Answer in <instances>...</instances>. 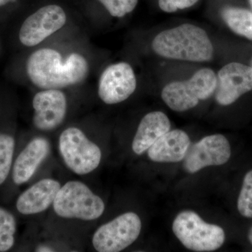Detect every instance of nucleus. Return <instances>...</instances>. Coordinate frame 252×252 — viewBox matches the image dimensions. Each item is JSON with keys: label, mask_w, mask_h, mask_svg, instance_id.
I'll use <instances>...</instances> for the list:
<instances>
[{"label": "nucleus", "mask_w": 252, "mask_h": 252, "mask_svg": "<svg viewBox=\"0 0 252 252\" xmlns=\"http://www.w3.org/2000/svg\"><path fill=\"white\" fill-rule=\"evenodd\" d=\"M217 77L215 98L220 105H230L252 90L251 66L240 63H228L220 69Z\"/></svg>", "instance_id": "obj_11"}, {"label": "nucleus", "mask_w": 252, "mask_h": 252, "mask_svg": "<svg viewBox=\"0 0 252 252\" xmlns=\"http://www.w3.org/2000/svg\"><path fill=\"white\" fill-rule=\"evenodd\" d=\"M249 1H250V5H251V7L252 9V0H249Z\"/></svg>", "instance_id": "obj_26"}, {"label": "nucleus", "mask_w": 252, "mask_h": 252, "mask_svg": "<svg viewBox=\"0 0 252 252\" xmlns=\"http://www.w3.org/2000/svg\"><path fill=\"white\" fill-rule=\"evenodd\" d=\"M59 181L43 179L31 186L18 197L16 208L24 215H36L46 211L53 205L61 189Z\"/></svg>", "instance_id": "obj_13"}, {"label": "nucleus", "mask_w": 252, "mask_h": 252, "mask_svg": "<svg viewBox=\"0 0 252 252\" xmlns=\"http://www.w3.org/2000/svg\"><path fill=\"white\" fill-rule=\"evenodd\" d=\"M16 220L14 215L0 207V252L9 251L14 246Z\"/></svg>", "instance_id": "obj_18"}, {"label": "nucleus", "mask_w": 252, "mask_h": 252, "mask_svg": "<svg viewBox=\"0 0 252 252\" xmlns=\"http://www.w3.org/2000/svg\"><path fill=\"white\" fill-rule=\"evenodd\" d=\"M52 49L37 50L26 64L28 77L39 89H61L82 82L89 73V64L84 56L72 54L65 63Z\"/></svg>", "instance_id": "obj_1"}, {"label": "nucleus", "mask_w": 252, "mask_h": 252, "mask_svg": "<svg viewBox=\"0 0 252 252\" xmlns=\"http://www.w3.org/2000/svg\"><path fill=\"white\" fill-rule=\"evenodd\" d=\"M190 146L189 135L182 130L168 131L148 149L151 160L177 162L185 158Z\"/></svg>", "instance_id": "obj_15"}, {"label": "nucleus", "mask_w": 252, "mask_h": 252, "mask_svg": "<svg viewBox=\"0 0 252 252\" xmlns=\"http://www.w3.org/2000/svg\"><path fill=\"white\" fill-rule=\"evenodd\" d=\"M170 119L164 113H149L139 124L132 141V151L137 155L143 154L160 137L170 131Z\"/></svg>", "instance_id": "obj_16"}, {"label": "nucleus", "mask_w": 252, "mask_h": 252, "mask_svg": "<svg viewBox=\"0 0 252 252\" xmlns=\"http://www.w3.org/2000/svg\"><path fill=\"white\" fill-rule=\"evenodd\" d=\"M231 155L229 142L222 135L207 136L194 144L187 152L185 168L190 174L204 167L226 163Z\"/></svg>", "instance_id": "obj_10"}, {"label": "nucleus", "mask_w": 252, "mask_h": 252, "mask_svg": "<svg viewBox=\"0 0 252 252\" xmlns=\"http://www.w3.org/2000/svg\"><path fill=\"white\" fill-rule=\"evenodd\" d=\"M238 210L242 216L252 218V170L244 178L238 197Z\"/></svg>", "instance_id": "obj_20"}, {"label": "nucleus", "mask_w": 252, "mask_h": 252, "mask_svg": "<svg viewBox=\"0 0 252 252\" xmlns=\"http://www.w3.org/2000/svg\"><path fill=\"white\" fill-rule=\"evenodd\" d=\"M9 1L10 0H0V6L7 4Z\"/></svg>", "instance_id": "obj_25"}, {"label": "nucleus", "mask_w": 252, "mask_h": 252, "mask_svg": "<svg viewBox=\"0 0 252 252\" xmlns=\"http://www.w3.org/2000/svg\"><path fill=\"white\" fill-rule=\"evenodd\" d=\"M141 229L142 222L138 215L135 212H126L96 230L93 246L99 252L122 251L137 240Z\"/></svg>", "instance_id": "obj_7"}, {"label": "nucleus", "mask_w": 252, "mask_h": 252, "mask_svg": "<svg viewBox=\"0 0 252 252\" xmlns=\"http://www.w3.org/2000/svg\"><path fill=\"white\" fill-rule=\"evenodd\" d=\"M154 52L165 59L207 62L214 48L206 32L192 24H182L158 34L152 42Z\"/></svg>", "instance_id": "obj_2"}, {"label": "nucleus", "mask_w": 252, "mask_h": 252, "mask_svg": "<svg viewBox=\"0 0 252 252\" xmlns=\"http://www.w3.org/2000/svg\"><path fill=\"white\" fill-rule=\"evenodd\" d=\"M217 77L210 68H203L187 81H173L164 87L162 100L175 112H185L208 99L215 92Z\"/></svg>", "instance_id": "obj_4"}, {"label": "nucleus", "mask_w": 252, "mask_h": 252, "mask_svg": "<svg viewBox=\"0 0 252 252\" xmlns=\"http://www.w3.org/2000/svg\"><path fill=\"white\" fill-rule=\"evenodd\" d=\"M59 149L68 168L79 175L95 170L102 159L100 148L78 127H68L63 131L60 135Z\"/></svg>", "instance_id": "obj_6"}, {"label": "nucleus", "mask_w": 252, "mask_h": 252, "mask_svg": "<svg viewBox=\"0 0 252 252\" xmlns=\"http://www.w3.org/2000/svg\"><path fill=\"white\" fill-rule=\"evenodd\" d=\"M174 234L182 245L195 252H213L225 242V232L219 225L204 221L193 211L180 212L172 223Z\"/></svg>", "instance_id": "obj_5"}, {"label": "nucleus", "mask_w": 252, "mask_h": 252, "mask_svg": "<svg viewBox=\"0 0 252 252\" xmlns=\"http://www.w3.org/2000/svg\"><path fill=\"white\" fill-rule=\"evenodd\" d=\"M248 239L250 240V243L252 245V227L250 228V231H249Z\"/></svg>", "instance_id": "obj_24"}, {"label": "nucleus", "mask_w": 252, "mask_h": 252, "mask_svg": "<svg viewBox=\"0 0 252 252\" xmlns=\"http://www.w3.org/2000/svg\"><path fill=\"white\" fill-rule=\"evenodd\" d=\"M221 16L232 31L252 41V11L228 6L222 10Z\"/></svg>", "instance_id": "obj_17"}, {"label": "nucleus", "mask_w": 252, "mask_h": 252, "mask_svg": "<svg viewBox=\"0 0 252 252\" xmlns=\"http://www.w3.org/2000/svg\"><path fill=\"white\" fill-rule=\"evenodd\" d=\"M36 251L39 252H54V250H52V249L49 248V247L41 246L36 249Z\"/></svg>", "instance_id": "obj_23"}, {"label": "nucleus", "mask_w": 252, "mask_h": 252, "mask_svg": "<svg viewBox=\"0 0 252 252\" xmlns=\"http://www.w3.org/2000/svg\"><path fill=\"white\" fill-rule=\"evenodd\" d=\"M51 146L42 137L33 139L18 155L13 168V180L17 185L31 180L42 162L49 156Z\"/></svg>", "instance_id": "obj_14"}, {"label": "nucleus", "mask_w": 252, "mask_h": 252, "mask_svg": "<svg viewBox=\"0 0 252 252\" xmlns=\"http://www.w3.org/2000/svg\"><path fill=\"white\" fill-rule=\"evenodd\" d=\"M198 0H158L160 9L167 13L175 12L177 10L187 9L193 6Z\"/></svg>", "instance_id": "obj_22"}, {"label": "nucleus", "mask_w": 252, "mask_h": 252, "mask_svg": "<svg viewBox=\"0 0 252 252\" xmlns=\"http://www.w3.org/2000/svg\"><path fill=\"white\" fill-rule=\"evenodd\" d=\"M14 147V137L7 134H0V185L4 183L9 175L12 165Z\"/></svg>", "instance_id": "obj_19"}, {"label": "nucleus", "mask_w": 252, "mask_h": 252, "mask_svg": "<svg viewBox=\"0 0 252 252\" xmlns=\"http://www.w3.org/2000/svg\"><path fill=\"white\" fill-rule=\"evenodd\" d=\"M53 207L60 217L83 220H97L105 210L102 199L79 181H69L62 186Z\"/></svg>", "instance_id": "obj_3"}, {"label": "nucleus", "mask_w": 252, "mask_h": 252, "mask_svg": "<svg viewBox=\"0 0 252 252\" xmlns=\"http://www.w3.org/2000/svg\"><path fill=\"white\" fill-rule=\"evenodd\" d=\"M250 66H251V67H252V61H251V65H250Z\"/></svg>", "instance_id": "obj_27"}, {"label": "nucleus", "mask_w": 252, "mask_h": 252, "mask_svg": "<svg viewBox=\"0 0 252 252\" xmlns=\"http://www.w3.org/2000/svg\"><path fill=\"white\" fill-rule=\"evenodd\" d=\"M67 16L58 5H48L31 15L24 21L19 32V39L23 45L34 46L61 29Z\"/></svg>", "instance_id": "obj_8"}, {"label": "nucleus", "mask_w": 252, "mask_h": 252, "mask_svg": "<svg viewBox=\"0 0 252 252\" xmlns=\"http://www.w3.org/2000/svg\"><path fill=\"white\" fill-rule=\"evenodd\" d=\"M33 123L38 130L51 131L64 120L67 111L65 94L59 89H46L37 93L32 100Z\"/></svg>", "instance_id": "obj_12"}, {"label": "nucleus", "mask_w": 252, "mask_h": 252, "mask_svg": "<svg viewBox=\"0 0 252 252\" xmlns=\"http://www.w3.org/2000/svg\"><path fill=\"white\" fill-rule=\"evenodd\" d=\"M109 14L114 17L122 18L135 9L138 0H99Z\"/></svg>", "instance_id": "obj_21"}, {"label": "nucleus", "mask_w": 252, "mask_h": 252, "mask_svg": "<svg viewBox=\"0 0 252 252\" xmlns=\"http://www.w3.org/2000/svg\"><path fill=\"white\" fill-rule=\"evenodd\" d=\"M137 80L132 67L127 63L111 64L99 78L98 94L105 104L124 102L135 92Z\"/></svg>", "instance_id": "obj_9"}]
</instances>
